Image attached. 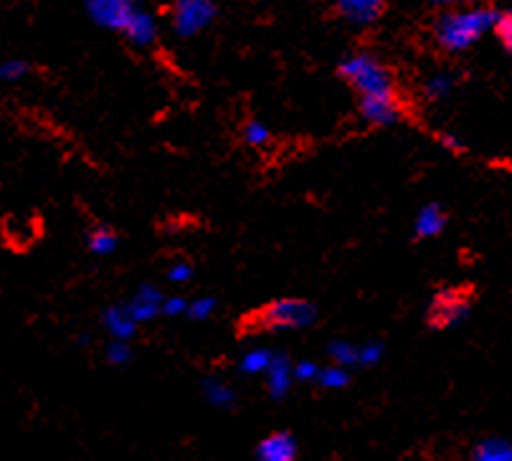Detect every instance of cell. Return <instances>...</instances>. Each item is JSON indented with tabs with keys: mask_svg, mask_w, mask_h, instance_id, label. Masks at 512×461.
<instances>
[{
	"mask_svg": "<svg viewBox=\"0 0 512 461\" xmlns=\"http://www.w3.org/2000/svg\"><path fill=\"white\" fill-rule=\"evenodd\" d=\"M497 18H500V11L495 6L452 8L434 18L431 36L444 54H462L495 28Z\"/></svg>",
	"mask_w": 512,
	"mask_h": 461,
	"instance_id": "obj_1",
	"label": "cell"
},
{
	"mask_svg": "<svg viewBox=\"0 0 512 461\" xmlns=\"http://www.w3.org/2000/svg\"><path fill=\"white\" fill-rule=\"evenodd\" d=\"M338 74L360 99H401L396 74L386 61L368 51H355L343 59Z\"/></svg>",
	"mask_w": 512,
	"mask_h": 461,
	"instance_id": "obj_2",
	"label": "cell"
},
{
	"mask_svg": "<svg viewBox=\"0 0 512 461\" xmlns=\"http://www.w3.org/2000/svg\"><path fill=\"white\" fill-rule=\"evenodd\" d=\"M317 307L307 299L284 297L264 304L244 320V332H292L315 325Z\"/></svg>",
	"mask_w": 512,
	"mask_h": 461,
	"instance_id": "obj_3",
	"label": "cell"
},
{
	"mask_svg": "<svg viewBox=\"0 0 512 461\" xmlns=\"http://www.w3.org/2000/svg\"><path fill=\"white\" fill-rule=\"evenodd\" d=\"M474 289L472 287H442L431 297L429 310H426V322L434 330H452L462 325L474 307Z\"/></svg>",
	"mask_w": 512,
	"mask_h": 461,
	"instance_id": "obj_4",
	"label": "cell"
},
{
	"mask_svg": "<svg viewBox=\"0 0 512 461\" xmlns=\"http://www.w3.org/2000/svg\"><path fill=\"white\" fill-rule=\"evenodd\" d=\"M216 6L208 0H178L170 6V26L178 36L191 38L206 31L216 18Z\"/></svg>",
	"mask_w": 512,
	"mask_h": 461,
	"instance_id": "obj_5",
	"label": "cell"
},
{
	"mask_svg": "<svg viewBox=\"0 0 512 461\" xmlns=\"http://www.w3.org/2000/svg\"><path fill=\"white\" fill-rule=\"evenodd\" d=\"M135 8L137 3H130V0H94V3H87V13L94 23L120 33L127 28Z\"/></svg>",
	"mask_w": 512,
	"mask_h": 461,
	"instance_id": "obj_6",
	"label": "cell"
},
{
	"mask_svg": "<svg viewBox=\"0 0 512 461\" xmlns=\"http://www.w3.org/2000/svg\"><path fill=\"white\" fill-rule=\"evenodd\" d=\"M360 120L371 127H391L404 120L401 99H360Z\"/></svg>",
	"mask_w": 512,
	"mask_h": 461,
	"instance_id": "obj_7",
	"label": "cell"
},
{
	"mask_svg": "<svg viewBox=\"0 0 512 461\" xmlns=\"http://www.w3.org/2000/svg\"><path fill=\"white\" fill-rule=\"evenodd\" d=\"M335 13H338L340 21L350 23V26H371V23L383 18L386 3H378V0H340V3H335Z\"/></svg>",
	"mask_w": 512,
	"mask_h": 461,
	"instance_id": "obj_8",
	"label": "cell"
},
{
	"mask_svg": "<svg viewBox=\"0 0 512 461\" xmlns=\"http://www.w3.org/2000/svg\"><path fill=\"white\" fill-rule=\"evenodd\" d=\"M39 218H21V216H6L3 223H0V231H3V239L11 249L26 251L36 244L39 239Z\"/></svg>",
	"mask_w": 512,
	"mask_h": 461,
	"instance_id": "obj_9",
	"label": "cell"
},
{
	"mask_svg": "<svg viewBox=\"0 0 512 461\" xmlns=\"http://www.w3.org/2000/svg\"><path fill=\"white\" fill-rule=\"evenodd\" d=\"M163 302H165L163 292H160L155 284H142V287L135 292V297H132L125 307L132 315V320L140 325V322L155 320V317L160 315V310H163Z\"/></svg>",
	"mask_w": 512,
	"mask_h": 461,
	"instance_id": "obj_10",
	"label": "cell"
},
{
	"mask_svg": "<svg viewBox=\"0 0 512 461\" xmlns=\"http://www.w3.org/2000/svg\"><path fill=\"white\" fill-rule=\"evenodd\" d=\"M122 36H125L132 46H137V49H150V46L158 44V23H155V18L150 16L145 8L137 6L130 23H127V28L122 31Z\"/></svg>",
	"mask_w": 512,
	"mask_h": 461,
	"instance_id": "obj_11",
	"label": "cell"
},
{
	"mask_svg": "<svg viewBox=\"0 0 512 461\" xmlns=\"http://www.w3.org/2000/svg\"><path fill=\"white\" fill-rule=\"evenodd\" d=\"M449 226V213L442 203H426L414 221V239H434L442 236Z\"/></svg>",
	"mask_w": 512,
	"mask_h": 461,
	"instance_id": "obj_12",
	"label": "cell"
},
{
	"mask_svg": "<svg viewBox=\"0 0 512 461\" xmlns=\"http://www.w3.org/2000/svg\"><path fill=\"white\" fill-rule=\"evenodd\" d=\"M297 456V441L295 436L287 431H277L269 434L267 439L259 441L256 446V459L259 461H295Z\"/></svg>",
	"mask_w": 512,
	"mask_h": 461,
	"instance_id": "obj_13",
	"label": "cell"
},
{
	"mask_svg": "<svg viewBox=\"0 0 512 461\" xmlns=\"http://www.w3.org/2000/svg\"><path fill=\"white\" fill-rule=\"evenodd\" d=\"M102 325L112 340L127 342L137 335V322L132 320L125 304H120V307H107L102 312Z\"/></svg>",
	"mask_w": 512,
	"mask_h": 461,
	"instance_id": "obj_14",
	"label": "cell"
},
{
	"mask_svg": "<svg viewBox=\"0 0 512 461\" xmlns=\"http://www.w3.org/2000/svg\"><path fill=\"white\" fill-rule=\"evenodd\" d=\"M267 391L274 401H282L289 393L292 383H295V375H292V365H289L287 355H274L272 365H269L267 373Z\"/></svg>",
	"mask_w": 512,
	"mask_h": 461,
	"instance_id": "obj_15",
	"label": "cell"
},
{
	"mask_svg": "<svg viewBox=\"0 0 512 461\" xmlns=\"http://www.w3.org/2000/svg\"><path fill=\"white\" fill-rule=\"evenodd\" d=\"M87 249L94 256H107L120 246V234L109 223H94L87 231Z\"/></svg>",
	"mask_w": 512,
	"mask_h": 461,
	"instance_id": "obj_16",
	"label": "cell"
},
{
	"mask_svg": "<svg viewBox=\"0 0 512 461\" xmlns=\"http://www.w3.org/2000/svg\"><path fill=\"white\" fill-rule=\"evenodd\" d=\"M203 396H206L208 403H213V406L218 408H234L236 403L234 388L218 378H208L206 383H203Z\"/></svg>",
	"mask_w": 512,
	"mask_h": 461,
	"instance_id": "obj_17",
	"label": "cell"
},
{
	"mask_svg": "<svg viewBox=\"0 0 512 461\" xmlns=\"http://www.w3.org/2000/svg\"><path fill=\"white\" fill-rule=\"evenodd\" d=\"M472 461H512V444L505 439H487L474 449Z\"/></svg>",
	"mask_w": 512,
	"mask_h": 461,
	"instance_id": "obj_18",
	"label": "cell"
},
{
	"mask_svg": "<svg viewBox=\"0 0 512 461\" xmlns=\"http://www.w3.org/2000/svg\"><path fill=\"white\" fill-rule=\"evenodd\" d=\"M274 355H277V353H272V350H267V348L249 350V353H246L244 358H241V363H239L241 373H246V375L267 373L269 365H272V360H274Z\"/></svg>",
	"mask_w": 512,
	"mask_h": 461,
	"instance_id": "obj_19",
	"label": "cell"
},
{
	"mask_svg": "<svg viewBox=\"0 0 512 461\" xmlns=\"http://www.w3.org/2000/svg\"><path fill=\"white\" fill-rule=\"evenodd\" d=\"M327 358L333 360V365L340 368H350V365H358V345L348 340H335L327 345Z\"/></svg>",
	"mask_w": 512,
	"mask_h": 461,
	"instance_id": "obj_20",
	"label": "cell"
},
{
	"mask_svg": "<svg viewBox=\"0 0 512 461\" xmlns=\"http://www.w3.org/2000/svg\"><path fill=\"white\" fill-rule=\"evenodd\" d=\"M350 383L348 368H340V365H325L320 368V375H317V386L327 388V391H338V388H345Z\"/></svg>",
	"mask_w": 512,
	"mask_h": 461,
	"instance_id": "obj_21",
	"label": "cell"
},
{
	"mask_svg": "<svg viewBox=\"0 0 512 461\" xmlns=\"http://www.w3.org/2000/svg\"><path fill=\"white\" fill-rule=\"evenodd\" d=\"M454 84H457V79H454V74H434L429 79V82L424 84V94L426 99H431V102H439V99H447L449 94H452Z\"/></svg>",
	"mask_w": 512,
	"mask_h": 461,
	"instance_id": "obj_22",
	"label": "cell"
},
{
	"mask_svg": "<svg viewBox=\"0 0 512 461\" xmlns=\"http://www.w3.org/2000/svg\"><path fill=\"white\" fill-rule=\"evenodd\" d=\"M33 71V64L26 59H6L0 61V82L3 84H13L26 79L28 74Z\"/></svg>",
	"mask_w": 512,
	"mask_h": 461,
	"instance_id": "obj_23",
	"label": "cell"
},
{
	"mask_svg": "<svg viewBox=\"0 0 512 461\" xmlns=\"http://www.w3.org/2000/svg\"><path fill=\"white\" fill-rule=\"evenodd\" d=\"M241 137H244V142L249 147H267L269 142H272V132H269V127L259 120L246 122L244 130H241Z\"/></svg>",
	"mask_w": 512,
	"mask_h": 461,
	"instance_id": "obj_24",
	"label": "cell"
},
{
	"mask_svg": "<svg viewBox=\"0 0 512 461\" xmlns=\"http://www.w3.org/2000/svg\"><path fill=\"white\" fill-rule=\"evenodd\" d=\"M492 31H495V36H497V41L502 44V49L512 56V11H500V18H497V23Z\"/></svg>",
	"mask_w": 512,
	"mask_h": 461,
	"instance_id": "obj_25",
	"label": "cell"
},
{
	"mask_svg": "<svg viewBox=\"0 0 512 461\" xmlns=\"http://www.w3.org/2000/svg\"><path fill=\"white\" fill-rule=\"evenodd\" d=\"M216 297H201V299H193V302H188V312L186 315L191 317V320H208V317L216 312Z\"/></svg>",
	"mask_w": 512,
	"mask_h": 461,
	"instance_id": "obj_26",
	"label": "cell"
},
{
	"mask_svg": "<svg viewBox=\"0 0 512 461\" xmlns=\"http://www.w3.org/2000/svg\"><path fill=\"white\" fill-rule=\"evenodd\" d=\"M165 277L175 284H186L193 277V264L188 259H173L165 269Z\"/></svg>",
	"mask_w": 512,
	"mask_h": 461,
	"instance_id": "obj_27",
	"label": "cell"
},
{
	"mask_svg": "<svg viewBox=\"0 0 512 461\" xmlns=\"http://www.w3.org/2000/svg\"><path fill=\"white\" fill-rule=\"evenodd\" d=\"M107 363H112V365H125V363H130V358H132V350H130V345H127V342H120V340H112L107 345Z\"/></svg>",
	"mask_w": 512,
	"mask_h": 461,
	"instance_id": "obj_28",
	"label": "cell"
},
{
	"mask_svg": "<svg viewBox=\"0 0 512 461\" xmlns=\"http://www.w3.org/2000/svg\"><path fill=\"white\" fill-rule=\"evenodd\" d=\"M383 358V342H365L358 348V365H376Z\"/></svg>",
	"mask_w": 512,
	"mask_h": 461,
	"instance_id": "obj_29",
	"label": "cell"
},
{
	"mask_svg": "<svg viewBox=\"0 0 512 461\" xmlns=\"http://www.w3.org/2000/svg\"><path fill=\"white\" fill-rule=\"evenodd\" d=\"M292 375H295V380H302V383H312L320 375V368L312 360H300L297 365H292Z\"/></svg>",
	"mask_w": 512,
	"mask_h": 461,
	"instance_id": "obj_30",
	"label": "cell"
},
{
	"mask_svg": "<svg viewBox=\"0 0 512 461\" xmlns=\"http://www.w3.org/2000/svg\"><path fill=\"white\" fill-rule=\"evenodd\" d=\"M436 140H439V145H442L444 150L452 152V155H464V152H467V145L462 142V137L452 135V132H439Z\"/></svg>",
	"mask_w": 512,
	"mask_h": 461,
	"instance_id": "obj_31",
	"label": "cell"
},
{
	"mask_svg": "<svg viewBox=\"0 0 512 461\" xmlns=\"http://www.w3.org/2000/svg\"><path fill=\"white\" fill-rule=\"evenodd\" d=\"M186 312H188V299L186 297H165L160 315L175 317V315H186Z\"/></svg>",
	"mask_w": 512,
	"mask_h": 461,
	"instance_id": "obj_32",
	"label": "cell"
}]
</instances>
